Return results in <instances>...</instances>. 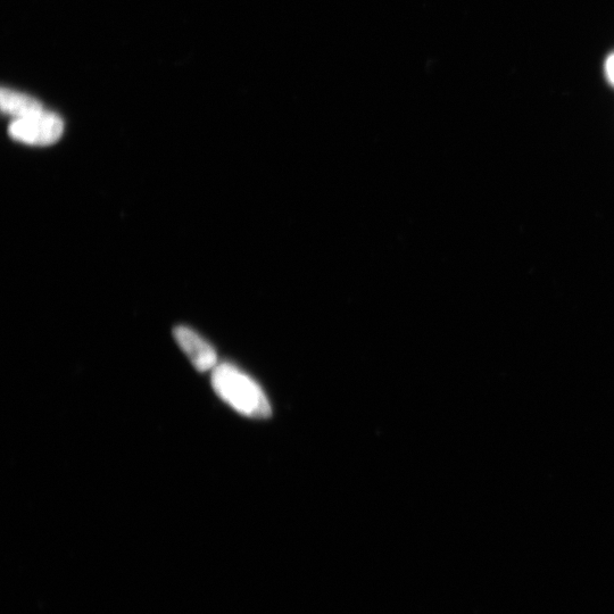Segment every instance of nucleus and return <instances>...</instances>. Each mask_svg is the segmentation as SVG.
<instances>
[{
	"instance_id": "4",
	"label": "nucleus",
	"mask_w": 614,
	"mask_h": 614,
	"mask_svg": "<svg viewBox=\"0 0 614 614\" xmlns=\"http://www.w3.org/2000/svg\"><path fill=\"white\" fill-rule=\"evenodd\" d=\"M0 104L3 112L13 116L15 120L29 118L45 111L37 99L8 89L2 90Z\"/></svg>"
},
{
	"instance_id": "3",
	"label": "nucleus",
	"mask_w": 614,
	"mask_h": 614,
	"mask_svg": "<svg viewBox=\"0 0 614 614\" xmlns=\"http://www.w3.org/2000/svg\"><path fill=\"white\" fill-rule=\"evenodd\" d=\"M174 338L198 371L206 372L217 367V352L194 330L178 327L174 329Z\"/></svg>"
},
{
	"instance_id": "1",
	"label": "nucleus",
	"mask_w": 614,
	"mask_h": 614,
	"mask_svg": "<svg viewBox=\"0 0 614 614\" xmlns=\"http://www.w3.org/2000/svg\"><path fill=\"white\" fill-rule=\"evenodd\" d=\"M212 386L224 402L243 416L270 417L271 406L262 388L235 365L218 364L213 369Z\"/></svg>"
},
{
	"instance_id": "2",
	"label": "nucleus",
	"mask_w": 614,
	"mask_h": 614,
	"mask_svg": "<svg viewBox=\"0 0 614 614\" xmlns=\"http://www.w3.org/2000/svg\"><path fill=\"white\" fill-rule=\"evenodd\" d=\"M63 131L64 123L60 116L46 111L14 120L8 127V134L13 139L33 146L53 145L62 137Z\"/></svg>"
},
{
	"instance_id": "5",
	"label": "nucleus",
	"mask_w": 614,
	"mask_h": 614,
	"mask_svg": "<svg viewBox=\"0 0 614 614\" xmlns=\"http://www.w3.org/2000/svg\"><path fill=\"white\" fill-rule=\"evenodd\" d=\"M605 76H607L611 85L614 86V54L610 55L605 62Z\"/></svg>"
}]
</instances>
